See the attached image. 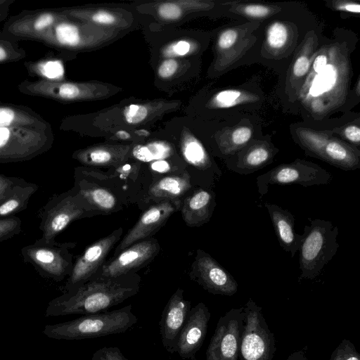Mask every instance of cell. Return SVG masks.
Wrapping results in <instances>:
<instances>
[{
    "label": "cell",
    "instance_id": "6da1fadb",
    "mask_svg": "<svg viewBox=\"0 0 360 360\" xmlns=\"http://www.w3.org/2000/svg\"><path fill=\"white\" fill-rule=\"evenodd\" d=\"M351 77L349 44L333 39L317 49L295 98L309 117L322 120L345 103Z\"/></svg>",
    "mask_w": 360,
    "mask_h": 360
},
{
    "label": "cell",
    "instance_id": "7a4b0ae2",
    "mask_svg": "<svg viewBox=\"0 0 360 360\" xmlns=\"http://www.w3.org/2000/svg\"><path fill=\"white\" fill-rule=\"evenodd\" d=\"M139 283V276L132 274L112 278H93L75 290L51 300L44 315H86L106 311L136 295Z\"/></svg>",
    "mask_w": 360,
    "mask_h": 360
},
{
    "label": "cell",
    "instance_id": "3957f363",
    "mask_svg": "<svg viewBox=\"0 0 360 360\" xmlns=\"http://www.w3.org/2000/svg\"><path fill=\"white\" fill-rule=\"evenodd\" d=\"M131 305L111 311L83 315L77 319L45 326L42 333L55 340H83L124 333L138 319L131 312Z\"/></svg>",
    "mask_w": 360,
    "mask_h": 360
},
{
    "label": "cell",
    "instance_id": "277c9868",
    "mask_svg": "<svg viewBox=\"0 0 360 360\" xmlns=\"http://www.w3.org/2000/svg\"><path fill=\"white\" fill-rule=\"evenodd\" d=\"M309 225H305L300 248L299 281L313 280L319 276L326 265L337 253L339 244V229L330 221L309 219Z\"/></svg>",
    "mask_w": 360,
    "mask_h": 360
},
{
    "label": "cell",
    "instance_id": "5b68a950",
    "mask_svg": "<svg viewBox=\"0 0 360 360\" xmlns=\"http://www.w3.org/2000/svg\"><path fill=\"white\" fill-rule=\"evenodd\" d=\"M295 134L297 143L308 155L345 171L360 168V150L333 136L331 131L300 127L297 128Z\"/></svg>",
    "mask_w": 360,
    "mask_h": 360
},
{
    "label": "cell",
    "instance_id": "8992f818",
    "mask_svg": "<svg viewBox=\"0 0 360 360\" xmlns=\"http://www.w3.org/2000/svg\"><path fill=\"white\" fill-rule=\"evenodd\" d=\"M262 307L250 298L243 306V326L239 356L241 360H273L276 347Z\"/></svg>",
    "mask_w": 360,
    "mask_h": 360
},
{
    "label": "cell",
    "instance_id": "52a82bcc",
    "mask_svg": "<svg viewBox=\"0 0 360 360\" xmlns=\"http://www.w3.org/2000/svg\"><path fill=\"white\" fill-rule=\"evenodd\" d=\"M333 176L328 171L312 162L296 159L290 163L279 165L258 176L257 191L262 198L271 185L299 184L304 187L331 183Z\"/></svg>",
    "mask_w": 360,
    "mask_h": 360
},
{
    "label": "cell",
    "instance_id": "ba28073f",
    "mask_svg": "<svg viewBox=\"0 0 360 360\" xmlns=\"http://www.w3.org/2000/svg\"><path fill=\"white\" fill-rule=\"evenodd\" d=\"M50 128H0V162L22 161L46 151L50 146Z\"/></svg>",
    "mask_w": 360,
    "mask_h": 360
},
{
    "label": "cell",
    "instance_id": "9c48e42d",
    "mask_svg": "<svg viewBox=\"0 0 360 360\" xmlns=\"http://www.w3.org/2000/svg\"><path fill=\"white\" fill-rule=\"evenodd\" d=\"M243 319V307L219 317L206 350V360H238Z\"/></svg>",
    "mask_w": 360,
    "mask_h": 360
},
{
    "label": "cell",
    "instance_id": "30bf717a",
    "mask_svg": "<svg viewBox=\"0 0 360 360\" xmlns=\"http://www.w3.org/2000/svg\"><path fill=\"white\" fill-rule=\"evenodd\" d=\"M122 229L119 228L110 235L89 245L77 260L70 278L64 288L65 293L72 291L91 280L98 272L108 252L119 240Z\"/></svg>",
    "mask_w": 360,
    "mask_h": 360
},
{
    "label": "cell",
    "instance_id": "8fae6325",
    "mask_svg": "<svg viewBox=\"0 0 360 360\" xmlns=\"http://www.w3.org/2000/svg\"><path fill=\"white\" fill-rule=\"evenodd\" d=\"M192 267L191 278L210 293L232 296L237 292L238 284L233 276L205 251L198 250Z\"/></svg>",
    "mask_w": 360,
    "mask_h": 360
},
{
    "label": "cell",
    "instance_id": "7c38bea8",
    "mask_svg": "<svg viewBox=\"0 0 360 360\" xmlns=\"http://www.w3.org/2000/svg\"><path fill=\"white\" fill-rule=\"evenodd\" d=\"M159 250L160 245L155 238L134 243L103 265L93 278H112L134 273L152 260Z\"/></svg>",
    "mask_w": 360,
    "mask_h": 360
},
{
    "label": "cell",
    "instance_id": "4fadbf2b",
    "mask_svg": "<svg viewBox=\"0 0 360 360\" xmlns=\"http://www.w3.org/2000/svg\"><path fill=\"white\" fill-rule=\"evenodd\" d=\"M211 317L209 308L199 302L191 308L178 338L176 352L184 360H196V353L205 339Z\"/></svg>",
    "mask_w": 360,
    "mask_h": 360
},
{
    "label": "cell",
    "instance_id": "5bb4252c",
    "mask_svg": "<svg viewBox=\"0 0 360 360\" xmlns=\"http://www.w3.org/2000/svg\"><path fill=\"white\" fill-rule=\"evenodd\" d=\"M191 309V302L184 297V290L178 288L163 309L160 321V333L164 348L172 354L176 352L179 335Z\"/></svg>",
    "mask_w": 360,
    "mask_h": 360
},
{
    "label": "cell",
    "instance_id": "9a60e30c",
    "mask_svg": "<svg viewBox=\"0 0 360 360\" xmlns=\"http://www.w3.org/2000/svg\"><path fill=\"white\" fill-rule=\"evenodd\" d=\"M258 23H247L223 30L217 40L219 67L229 68L250 48L255 38L252 32Z\"/></svg>",
    "mask_w": 360,
    "mask_h": 360
},
{
    "label": "cell",
    "instance_id": "2e32d148",
    "mask_svg": "<svg viewBox=\"0 0 360 360\" xmlns=\"http://www.w3.org/2000/svg\"><path fill=\"white\" fill-rule=\"evenodd\" d=\"M278 152L269 141H251L232 156L225 159L227 168L240 174L257 172L273 162Z\"/></svg>",
    "mask_w": 360,
    "mask_h": 360
},
{
    "label": "cell",
    "instance_id": "e0dca14e",
    "mask_svg": "<svg viewBox=\"0 0 360 360\" xmlns=\"http://www.w3.org/2000/svg\"><path fill=\"white\" fill-rule=\"evenodd\" d=\"M59 19L51 11L42 10L13 18L4 25L3 34L15 39L39 40Z\"/></svg>",
    "mask_w": 360,
    "mask_h": 360
},
{
    "label": "cell",
    "instance_id": "ac0fdd59",
    "mask_svg": "<svg viewBox=\"0 0 360 360\" xmlns=\"http://www.w3.org/2000/svg\"><path fill=\"white\" fill-rule=\"evenodd\" d=\"M175 210V205L170 200L162 201L148 209L124 236L115 249L116 254L149 236L166 222Z\"/></svg>",
    "mask_w": 360,
    "mask_h": 360
},
{
    "label": "cell",
    "instance_id": "d6986e66",
    "mask_svg": "<svg viewBox=\"0 0 360 360\" xmlns=\"http://www.w3.org/2000/svg\"><path fill=\"white\" fill-rule=\"evenodd\" d=\"M82 200L78 195H68L47 212L41 226L42 243L49 244L71 221L84 213L86 208Z\"/></svg>",
    "mask_w": 360,
    "mask_h": 360
},
{
    "label": "cell",
    "instance_id": "ffe728a7",
    "mask_svg": "<svg viewBox=\"0 0 360 360\" xmlns=\"http://www.w3.org/2000/svg\"><path fill=\"white\" fill-rule=\"evenodd\" d=\"M318 48L317 35L314 30L308 32L293 58L287 77V90L292 98H295L307 77Z\"/></svg>",
    "mask_w": 360,
    "mask_h": 360
},
{
    "label": "cell",
    "instance_id": "44dd1931",
    "mask_svg": "<svg viewBox=\"0 0 360 360\" xmlns=\"http://www.w3.org/2000/svg\"><path fill=\"white\" fill-rule=\"evenodd\" d=\"M280 246L292 257L299 251L302 240V233L295 231V217L288 210L268 202L264 203Z\"/></svg>",
    "mask_w": 360,
    "mask_h": 360
},
{
    "label": "cell",
    "instance_id": "7402d4cb",
    "mask_svg": "<svg viewBox=\"0 0 360 360\" xmlns=\"http://www.w3.org/2000/svg\"><path fill=\"white\" fill-rule=\"evenodd\" d=\"M46 245L27 247L24 255L46 276L60 280L67 273L68 263L59 250Z\"/></svg>",
    "mask_w": 360,
    "mask_h": 360
},
{
    "label": "cell",
    "instance_id": "603a6c76",
    "mask_svg": "<svg viewBox=\"0 0 360 360\" xmlns=\"http://www.w3.org/2000/svg\"><path fill=\"white\" fill-rule=\"evenodd\" d=\"M215 205L213 192L198 189L184 202L181 211L184 220L188 226H200L210 221Z\"/></svg>",
    "mask_w": 360,
    "mask_h": 360
},
{
    "label": "cell",
    "instance_id": "cb8c5ba5",
    "mask_svg": "<svg viewBox=\"0 0 360 360\" xmlns=\"http://www.w3.org/2000/svg\"><path fill=\"white\" fill-rule=\"evenodd\" d=\"M25 127L39 129H49L39 115L27 107L0 104V128Z\"/></svg>",
    "mask_w": 360,
    "mask_h": 360
},
{
    "label": "cell",
    "instance_id": "d4e9b609",
    "mask_svg": "<svg viewBox=\"0 0 360 360\" xmlns=\"http://www.w3.org/2000/svg\"><path fill=\"white\" fill-rule=\"evenodd\" d=\"M253 136V130L248 125H238L223 132L218 140L219 154L226 159L248 145Z\"/></svg>",
    "mask_w": 360,
    "mask_h": 360
},
{
    "label": "cell",
    "instance_id": "484cf974",
    "mask_svg": "<svg viewBox=\"0 0 360 360\" xmlns=\"http://www.w3.org/2000/svg\"><path fill=\"white\" fill-rule=\"evenodd\" d=\"M190 188L189 175L167 176L152 185L148 195L155 199H174L182 195Z\"/></svg>",
    "mask_w": 360,
    "mask_h": 360
},
{
    "label": "cell",
    "instance_id": "4316f807",
    "mask_svg": "<svg viewBox=\"0 0 360 360\" xmlns=\"http://www.w3.org/2000/svg\"><path fill=\"white\" fill-rule=\"evenodd\" d=\"M38 41L50 46L75 47L80 42V34L74 24L58 21Z\"/></svg>",
    "mask_w": 360,
    "mask_h": 360
},
{
    "label": "cell",
    "instance_id": "83f0119b",
    "mask_svg": "<svg viewBox=\"0 0 360 360\" xmlns=\"http://www.w3.org/2000/svg\"><path fill=\"white\" fill-rule=\"evenodd\" d=\"M292 32L285 22L275 20L266 31L265 45L273 55L278 56L285 51L292 41Z\"/></svg>",
    "mask_w": 360,
    "mask_h": 360
},
{
    "label": "cell",
    "instance_id": "f1b7e54d",
    "mask_svg": "<svg viewBox=\"0 0 360 360\" xmlns=\"http://www.w3.org/2000/svg\"><path fill=\"white\" fill-rule=\"evenodd\" d=\"M258 95L248 90L226 89L218 91L212 98L210 103L214 108H230L257 101Z\"/></svg>",
    "mask_w": 360,
    "mask_h": 360
},
{
    "label": "cell",
    "instance_id": "f546056e",
    "mask_svg": "<svg viewBox=\"0 0 360 360\" xmlns=\"http://www.w3.org/2000/svg\"><path fill=\"white\" fill-rule=\"evenodd\" d=\"M182 151L186 160L196 168L203 171L211 169L221 174L220 169L214 167L203 146L196 139H187L184 143Z\"/></svg>",
    "mask_w": 360,
    "mask_h": 360
},
{
    "label": "cell",
    "instance_id": "4dcf8cb0",
    "mask_svg": "<svg viewBox=\"0 0 360 360\" xmlns=\"http://www.w3.org/2000/svg\"><path fill=\"white\" fill-rule=\"evenodd\" d=\"M27 70L32 75L42 80L57 82L64 75V67L62 62L57 59H43L37 62L25 64Z\"/></svg>",
    "mask_w": 360,
    "mask_h": 360
},
{
    "label": "cell",
    "instance_id": "1f68e13d",
    "mask_svg": "<svg viewBox=\"0 0 360 360\" xmlns=\"http://www.w3.org/2000/svg\"><path fill=\"white\" fill-rule=\"evenodd\" d=\"M230 11L237 15L252 18L265 19L281 11L277 5L265 4L259 3H238L232 2Z\"/></svg>",
    "mask_w": 360,
    "mask_h": 360
},
{
    "label": "cell",
    "instance_id": "d6a6232c",
    "mask_svg": "<svg viewBox=\"0 0 360 360\" xmlns=\"http://www.w3.org/2000/svg\"><path fill=\"white\" fill-rule=\"evenodd\" d=\"M79 195L89 205L103 211L112 210L117 205V199L108 190L101 187L81 189Z\"/></svg>",
    "mask_w": 360,
    "mask_h": 360
},
{
    "label": "cell",
    "instance_id": "836d02e7",
    "mask_svg": "<svg viewBox=\"0 0 360 360\" xmlns=\"http://www.w3.org/2000/svg\"><path fill=\"white\" fill-rule=\"evenodd\" d=\"M34 191V186L22 188L15 186L11 195L0 204V217L10 215L20 210L25 205Z\"/></svg>",
    "mask_w": 360,
    "mask_h": 360
},
{
    "label": "cell",
    "instance_id": "e575fe53",
    "mask_svg": "<svg viewBox=\"0 0 360 360\" xmlns=\"http://www.w3.org/2000/svg\"><path fill=\"white\" fill-rule=\"evenodd\" d=\"M171 152L170 148L162 142H153L146 146H136L133 149V155L138 160L149 162L167 158Z\"/></svg>",
    "mask_w": 360,
    "mask_h": 360
},
{
    "label": "cell",
    "instance_id": "d590c367",
    "mask_svg": "<svg viewBox=\"0 0 360 360\" xmlns=\"http://www.w3.org/2000/svg\"><path fill=\"white\" fill-rule=\"evenodd\" d=\"M117 155L106 148H94L86 151L79 159L84 163L95 166L110 165L118 160Z\"/></svg>",
    "mask_w": 360,
    "mask_h": 360
},
{
    "label": "cell",
    "instance_id": "8d00e7d4",
    "mask_svg": "<svg viewBox=\"0 0 360 360\" xmlns=\"http://www.w3.org/2000/svg\"><path fill=\"white\" fill-rule=\"evenodd\" d=\"M17 45L0 34V63L16 62L25 58V52Z\"/></svg>",
    "mask_w": 360,
    "mask_h": 360
},
{
    "label": "cell",
    "instance_id": "74e56055",
    "mask_svg": "<svg viewBox=\"0 0 360 360\" xmlns=\"http://www.w3.org/2000/svg\"><path fill=\"white\" fill-rule=\"evenodd\" d=\"M329 360H360V354L348 339H343L333 351Z\"/></svg>",
    "mask_w": 360,
    "mask_h": 360
},
{
    "label": "cell",
    "instance_id": "f35d334b",
    "mask_svg": "<svg viewBox=\"0 0 360 360\" xmlns=\"http://www.w3.org/2000/svg\"><path fill=\"white\" fill-rule=\"evenodd\" d=\"M338 134L343 141L359 149L360 146V129L359 123L352 122L333 130Z\"/></svg>",
    "mask_w": 360,
    "mask_h": 360
},
{
    "label": "cell",
    "instance_id": "ab89813d",
    "mask_svg": "<svg viewBox=\"0 0 360 360\" xmlns=\"http://www.w3.org/2000/svg\"><path fill=\"white\" fill-rule=\"evenodd\" d=\"M147 115V109L141 105L131 104L124 109V116L129 124H139L146 117Z\"/></svg>",
    "mask_w": 360,
    "mask_h": 360
},
{
    "label": "cell",
    "instance_id": "60d3db41",
    "mask_svg": "<svg viewBox=\"0 0 360 360\" xmlns=\"http://www.w3.org/2000/svg\"><path fill=\"white\" fill-rule=\"evenodd\" d=\"M91 360H128L117 347H104L96 350Z\"/></svg>",
    "mask_w": 360,
    "mask_h": 360
},
{
    "label": "cell",
    "instance_id": "b9f144b4",
    "mask_svg": "<svg viewBox=\"0 0 360 360\" xmlns=\"http://www.w3.org/2000/svg\"><path fill=\"white\" fill-rule=\"evenodd\" d=\"M20 225V221L15 217L0 219V240L15 233Z\"/></svg>",
    "mask_w": 360,
    "mask_h": 360
},
{
    "label": "cell",
    "instance_id": "7bdbcfd3",
    "mask_svg": "<svg viewBox=\"0 0 360 360\" xmlns=\"http://www.w3.org/2000/svg\"><path fill=\"white\" fill-rule=\"evenodd\" d=\"M333 9L352 14L359 15L360 4L352 1H331L328 3Z\"/></svg>",
    "mask_w": 360,
    "mask_h": 360
},
{
    "label": "cell",
    "instance_id": "ee69618b",
    "mask_svg": "<svg viewBox=\"0 0 360 360\" xmlns=\"http://www.w3.org/2000/svg\"><path fill=\"white\" fill-rule=\"evenodd\" d=\"M158 14L167 20H176L181 15L180 7L173 3H165L158 8Z\"/></svg>",
    "mask_w": 360,
    "mask_h": 360
},
{
    "label": "cell",
    "instance_id": "f6af8a7d",
    "mask_svg": "<svg viewBox=\"0 0 360 360\" xmlns=\"http://www.w3.org/2000/svg\"><path fill=\"white\" fill-rule=\"evenodd\" d=\"M15 187V182L11 179L0 175V203L4 202L12 193Z\"/></svg>",
    "mask_w": 360,
    "mask_h": 360
},
{
    "label": "cell",
    "instance_id": "bcb514c9",
    "mask_svg": "<svg viewBox=\"0 0 360 360\" xmlns=\"http://www.w3.org/2000/svg\"><path fill=\"white\" fill-rule=\"evenodd\" d=\"M178 68L176 60L167 59L165 60L158 69V74L162 78H167L174 75Z\"/></svg>",
    "mask_w": 360,
    "mask_h": 360
},
{
    "label": "cell",
    "instance_id": "7dc6e473",
    "mask_svg": "<svg viewBox=\"0 0 360 360\" xmlns=\"http://www.w3.org/2000/svg\"><path fill=\"white\" fill-rule=\"evenodd\" d=\"M92 20L101 24H111L115 20V17L107 12H98L93 15Z\"/></svg>",
    "mask_w": 360,
    "mask_h": 360
},
{
    "label": "cell",
    "instance_id": "c3c4849f",
    "mask_svg": "<svg viewBox=\"0 0 360 360\" xmlns=\"http://www.w3.org/2000/svg\"><path fill=\"white\" fill-rule=\"evenodd\" d=\"M191 45L186 41H179L172 48V52L178 56H184L190 51Z\"/></svg>",
    "mask_w": 360,
    "mask_h": 360
},
{
    "label": "cell",
    "instance_id": "681fc988",
    "mask_svg": "<svg viewBox=\"0 0 360 360\" xmlns=\"http://www.w3.org/2000/svg\"><path fill=\"white\" fill-rule=\"evenodd\" d=\"M286 360H308L305 349H302L291 353Z\"/></svg>",
    "mask_w": 360,
    "mask_h": 360
},
{
    "label": "cell",
    "instance_id": "f907efd6",
    "mask_svg": "<svg viewBox=\"0 0 360 360\" xmlns=\"http://www.w3.org/2000/svg\"><path fill=\"white\" fill-rule=\"evenodd\" d=\"M152 167L155 170L162 172V171L167 170V169L169 167V165L167 162L163 161V160H159V161L155 162L153 164Z\"/></svg>",
    "mask_w": 360,
    "mask_h": 360
},
{
    "label": "cell",
    "instance_id": "816d5d0a",
    "mask_svg": "<svg viewBox=\"0 0 360 360\" xmlns=\"http://www.w3.org/2000/svg\"><path fill=\"white\" fill-rule=\"evenodd\" d=\"M116 136L118 137L119 139H129L130 137V134L126 131H124V130H120V131H118L117 133H116Z\"/></svg>",
    "mask_w": 360,
    "mask_h": 360
},
{
    "label": "cell",
    "instance_id": "f5cc1de1",
    "mask_svg": "<svg viewBox=\"0 0 360 360\" xmlns=\"http://www.w3.org/2000/svg\"><path fill=\"white\" fill-rule=\"evenodd\" d=\"M135 134L140 136H148L150 135L149 131L143 129L136 130Z\"/></svg>",
    "mask_w": 360,
    "mask_h": 360
},
{
    "label": "cell",
    "instance_id": "db71d44e",
    "mask_svg": "<svg viewBox=\"0 0 360 360\" xmlns=\"http://www.w3.org/2000/svg\"><path fill=\"white\" fill-rule=\"evenodd\" d=\"M12 2L11 0H0V8H8Z\"/></svg>",
    "mask_w": 360,
    "mask_h": 360
},
{
    "label": "cell",
    "instance_id": "11a10c76",
    "mask_svg": "<svg viewBox=\"0 0 360 360\" xmlns=\"http://www.w3.org/2000/svg\"><path fill=\"white\" fill-rule=\"evenodd\" d=\"M8 8H0V21L3 20L7 14Z\"/></svg>",
    "mask_w": 360,
    "mask_h": 360
},
{
    "label": "cell",
    "instance_id": "9f6ffc18",
    "mask_svg": "<svg viewBox=\"0 0 360 360\" xmlns=\"http://www.w3.org/2000/svg\"><path fill=\"white\" fill-rule=\"evenodd\" d=\"M355 86H356V89H354V90H355L356 94L357 96H359V94H360V81H359V78L357 79V80L356 82Z\"/></svg>",
    "mask_w": 360,
    "mask_h": 360
}]
</instances>
